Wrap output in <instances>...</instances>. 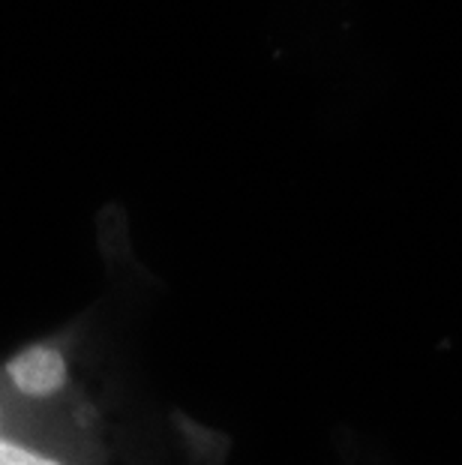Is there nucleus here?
<instances>
[{
  "instance_id": "obj_2",
  "label": "nucleus",
  "mask_w": 462,
  "mask_h": 465,
  "mask_svg": "<svg viewBox=\"0 0 462 465\" xmlns=\"http://www.w3.org/2000/svg\"><path fill=\"white\" fill-rule=\"evenodd\" d=\"M0 465H64L52 457H43L31 448H22V444L13 441H0Z\"/></svg>"
},
{
  "instance_id": "obj_1",
  "label": "nucleus",
  "mask_w": 462,
  "mask_h": 465,
  "mask_svg": "<svg viewBox=\"0 0 462 465\" xmlns=\"http://www.w3.org/2000/svg\"><path fill=\"white\" fill-rule=\"evenodd\" d=\"M6 375L27 397H48L66 388L70 366H66L64 351H57L54 345H31L6 363Z\"/></svg>"
}]
</instances>
